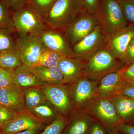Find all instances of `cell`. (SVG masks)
<instances>
[{
  "mask_svg": "<svg viewBox=\"0 0 134 134\" xmlns=\"http://www.w3.org/2000/svg\"><path fill=\"white\" fill-rule=\"evenodd\" d=\"M83 10L82 0H57L43 20L48 29L63 31Z\"/></svg>",
  "mask_w": 134,
  "mask_h": 134,
  "instance_id": "cell-1",
  "label": "cell"
},
{
  "mask_svg": "<svg viewBox=\"0 0 134 134\" xmlns=\"http://www.w3.org/2000/svg\"><path fill=\"white\" fill-rule=\"evenodd\" d=\"M57 0H29L28 4L43 18L47 15Z\"/></svg>",
  "mask_w": 134,
  "mask_h": 134,
  "instance_id": "cell-26",
  "label": "cell"
},
{
  "mask_svg": "<svg viewBox=\"0 0 134 134\" xmlns=\"http://www.w3.org/2000/svg\"><path fill=\"white\" fill-rule=\"evenodd\" d=\"M98 25L96 15L83 10L63 32L72 46L91 32Z\"/></svg>",
  "mask_w": 134,
  "mask_h": 134,
  "instance_id": "cell-8",
  "label": "cell"
},
{
  "mask_svg": "<svg viewBox=\"0 0 134 134\" xmlns=\"http://www.w3.org/2000/svg\"><path fill=\"white\" fill-rule=\"evenodd\" d=\"M122 61L126 65L134 63V38L128 47Z\"/></svg>",
  "mask_w": 134,
  "mask_h": 134,
  "instance_id": "cell-33",
  "label": "cell"
},
{
  "mask_svg": "<svg viewBox=\"0 0 134 134\" xmlns=\"http://www.w3.org/2000/svg\"><path fill=\"white\" fill-rule=\"evenodd\" d=\"M94 120L83 111H74L69 117L62 134H88Z\"/></svg>",
  "mask_w": 134,
  "mask_h": 134,
  "instance_id": "cell-17",
  "label": "cell"
},
{
  "mask_svg": "<svg viewBox=\"0 0 134 134\" xmlns=\"http://www.w3.org/2000/svg\"><path fill=\"white\" fill-rule=\"evenodd\" d=\"M118 94L134 98V82H125L122 88Z\"/></svg>",
  "mask_w": 134,
  "mask_h": 134,
  "instance_id": "cell-36",
  "label": "cell"
},
{
  "mask_svg": "<svg viewBox=\"0 0 134 134\" xmlns=\"http://www.w3.org/2000/svg\"><path fill=\"white\" fill-rule=\"evenodd\" d=\"M12 75L15 84L22 89L47 85L34 73L30 67L23 64L14 70Z\"/></svg>",
  "mask_w": 134,
  "mask_h": 134,
  "instance_id": "cell-18",
  "label": "cell"
},
{
  "mask_svg": "<svg viewBox=\"0 0 134 134\" xmlns=\"http://www.w3.org/2000/svg\"><path fill=\"white\" fill-rule=\"evenodd\" d=\"M17 50L23 64L31 67L37 62L41 53L46 50L38 36L16 32Z\"/></svg>",
  "mask_w": 134,
  "mask_h": 134,
  "instance_id": "cell-7",
  "label": "cell"
},
{
  "mask_svg": "<svg viewBox=\"0 0 134 134\" xmlns=\"http://www.w3.org/2000/svg\"><path fill=\"white\" fill-rule=\"evenodd\" d=\"M121 75L124 81L134 82V63L126 64L121 69Z\"/></svg>",
  "mask_w": 134,
  "mask_h": 134,
  "instance_id": "cell-31",
  "label": "cell"
},
{
  "mask_svg": "<svg viewBox=\"0 0 134 134\" xmlns=\"http://www.w3.org/2000/svg\"><path fill=\"white\" fill-rule=\"evenodd\" d=\"M14 84L12 72L0 67V88H6Z\"/></svg>",
  "mask_w": 134,
  "mask_h": 134,
  "instance_id": "cell-30",
  "label": "cell"
},
{
  "mask_svg": "<svg viewBox=\"0 0 134 134\" xmlns=\"http://www.w3.org/2000/svg\"><path fill=\"white\" fill-rule=\"evenodd\" d=\"M86 63V59L76 55L63 58L58 67L63 75V84H69L84 76Z\"/></svg>",
  "mask_w": 134,
  "mask_h": 134,
  "instance_id": "cell-13",
  "label": "cell"
},
{
  "mask_svg": "<svg viewBox=\"0 0 134 134\" xmlns=\"http://www.w3.org/2000/svg\"><path fill=\"white\" fill-rule=\"evenodd\" d=\"M84 9L95 15L98 7L99 0H82Z\"/></svg>",
  "mask_w": 134,
  "mask_h": 134,
  "instance_id": "cell-35",
  "label": "cell"
},
{
  "mask_svg": "<svg viewBox=\"0 0 134 134\" xmlns=\"http://www.w3.org/2000/svg\"><path fill=\"white\" fill-rule=\"evenodd\" d=\"M18 112L15 111L0 104V127L12 119Z\"/></svg>",
  "mask_w": 134,
  "mask_h": 134,
  "instance_id": "cell-32",
  "label": "cell"
},
{
  "mask_svg": "<svg viewBox=\"0 0 134 134\" xmlns=\"http://www.w3.org/2000/svg\"><path fill=\"white\" fill-rule=\"evenodd\" d=\"M12 11L16 10L28 5L29 0H1Z\"/></svg>",
  "mask_w": 134,
  "mask_h": 134,
  "instance_id": "cell-34",
  "label": "cell"
},
{
  "mask_svg": "<svg viewBox=\"0 0 134 134\" xmlns=\"http://www.w3.org/2000/svg\"><path fill=\"white\" fill-rule=\"evenodd\" d=\"M0 104L16 112L25 110L23 90L15 84L0 88Z\"/></svg>",
  "mask_w": 134,
  "mask_h": 134,
  "instance_id": "cell-16",
  "label": "cell"
},
{
  "mask_svg": "<svg viewBox=\"0 0 134 134\" xmlns=\"http://www.w3.org/2000/svg\"><path fill=\"white\" fill-rule=\"evenodd\" d=\"M125 65L105 48L86 59L84 76L92 80L98 81L107 74L121 69Z\"/></svg>",
  "mask_w": 134,
  "mask_h": 134,
  "instance_id": "cell-3",
  "label": "cell"
},
{
  "mask_svg": "<svg viewBox=\"0 0 134 134\" xmlns=\"http://www.w3.org/2000/svg\"><path fill=\"white\" fill-rule=\"evenodd\" d=\"M28 110L18 112L13 118L2 125L0 134H14L36 127H46Z\"/></svg>",
  "mask_w": 134,
  "mask_h": 134,
  "instance_id": "cell-11",
  "label": "cell"
},
{
  "mask_svg": "<svg viewBox=\"0 0 134 134\" xmlns=\"http://www.w3.org/2000/svg\"><path fill=\"white\" fill-rule=\"evenodd\" d=\"M108 37L98 25L83 39L72 46L73 53L86 59L105 48Z\"/></svg>",
  "mask_w": 134,
  "mask_h": 134,
  "instance_id": "cell-9",
  "label": "cell"
},
{
  "mask_svg": "<svg viewBox=\"0 0 134 134\" xmlns=\"http://www.w3.org/2000/svg\"><path fill=\"white\" fill-rule=\"evenodd\" d=\"M134 38V25L128 24L108 37L105 48L122 61L128 47Z\"/></svg>",
  "mask_w": 134,
  "mask_h": 134,
  "instance_id": "cell-14",
  "label": "cell"
},
{
  "mask_svg": "<svg viewBox=\"0 0 134 134\" xmlns=\"http://www.w3.org/2000/svg\"><path fill=\"white\" fill-rule=\"evenodd\" d=\"M46 49L66 55H75L63 31L48 29L38 35Z\"/></svg>",
  "mask_w": 134,
  "mask_h": 134,
  "instance_id": "cell-12",
  "label": "cell"
},
{
  "mask_svg": "<svg viewBox=\"0 0 134 134\" xmlns=\"http://www.w3.org/2000/svg\"><path fill=\"white\" fill-rule=\"evenodd\" d=\"M121 69L107 74L98 80L96 97L110 99L118 94L125 83Z\"/></svg>",
  "mask_w": 134,
  "mask_h": 134,
  "instance_id": "cell-15",
  "label": "cell"
},
{
  "mask_svg": "<svg viewBox=\"0 0 134 134\" xmlns=\"http://www.w3.org/2000/svg\"><path fill=\"white\" fill-rule=\"evenodd\" d=\"M28 111L40 122L45 125L50 124L60 115L48 100Z\"/></svg>",
  "mask_w": 134,
  "mask_h": 134,
  "instance_id": "cell-21",
  "label": "cell"
},
{
  "mask_svg": "<svg viewBox=\"0 0 134 134\" xmlns=\"http://www.w3.org/2000/svg\"><path fill=\"white\" fill-rule=\"evenodd\" d=\"M46 127H38L27 130L14 134H39Z\"/></svg>",
  "mask_w": 134,
  "mask_h": 134,
  "instance_id": "cell-39",
  "label": "cell"
},
{
  "mask_svg": "<svg viewBox=\"0 0 134 134\" xmlns=\"http://www.w3.org/2000/svg\"><path fill=\"white\" fill-rule=\"evenodd\" d=\"M95 15L108 37L128 25L119 0H99Z\"/></svg>",
  "mask_w": 134,
  "mask_h": 134,
  "instance_id": "cell-2",
  "label": "cell"
},
{
  "mask_svg": "<svg viewBox=\"0 0 134 134\" xmlns=\"http://www.w3.org/2000/svg\"><path fill=\"white\" fill-rule=\"evenodd\" d=\"M31 68L34 73L47 85L63 84V75L58 66H37Z\"/></svg>",
  "mask_w": 134,
  "mask_h": 134,
  "instance_id": "cell-20",
  "label": "cell"
},
{
  "mask_svg": "<svg viewBox=\"0 0 134 134\" xmlns=\"http://www.w3.org/2000/svg\"><path fill=\"white\" fill-rule=\"evenodd\" d=\"M119 134H134V123L122 122L116 127Z\"/></svg>",
  "mask_w": 134,
  "mask_h": 134,
  "instance_id": "cell-37",
  "label": "cell"
},
{
  "mask_svg": "<svg viewBox=\"0 0 134 134\" xmlns=\"http://www.w3.org/2000/svg\"><path fill=\"white\" fill-rule=\"evenodd\" d=\"M98 121L105 128H113L122 121L109 99L95 97L82 110Z\"/></svg>",
  "mask_w": 134,
  "mask_h": 134,
  "instance_id": "cell-5",
  "label": "cell"
},
{
  "mask_svg": "<svg viewBox=\"0 0 134 134\" xmlns=\"http://www.w3.org/2000/svg\"><path fill=\"white\" fill-rule=\"evenodd\" d=\"M23 64L18 50L0 52V67L12 72Z\"/></svg>",
  "mask_w": 134,
  "mask_h": 134,
  "instance_id": "cell-23",
  "label": "cell"
},
{
  "mask_svg": "<svg viewBox=\"0 0 134 134\" xmlns=\"http://www.w3.org/2000/svg\"><path fill=\"white\" fill-rule=\"evenodd\" d=\"M88 134H108L105 127L94 119Z\"/></svg>",
  "mask_w": 134,
  "mask_h": 134,
  "instance_id": "cell-38",
  "label": "cell"
},
{
  "mask_svg": "<svg viewBox=\"0 0 134 134\" xmlns=\"http://www.w3.org/2000/svg\"><path fill=\"white\" fill-rule=\"evenodd\" d=\"M128 24L134 25V0H119Z\"/></svg>",
  "mask_w": 134,
  "mask_h": 134,
  "instance_id": "cell-29",
  "label": "cell"
},
{
  "mask_svg": "<svg viewBox=\"0 0 134 134\" xmlns=\"http://www.w3.org/2000/svg\"><path fill=\"white\" fill-rule=\"evenodd\" d=\"M10 10L12 11L8 5L0 0V29H15L12 15H10Z\"/></svg>",
  "mask_w": 134,
  "mask_h": 134,
  "instance_id": "cell-28",
  "label": "cell"
},
{
  "mask_svg": "<svg viewBox=\"0 0 134 134\" xmlns=\"http://www.w3.org/2000/svg\"><path fill=\"white\" fill-rule=\"evenodd\" d=\"M15 30L19 33L38 36L48 30L43 18L29 5L12 11Z\"/></svg>",
  "mask_w": 134,
  "mask_h": 134,
  "instance_id": "cell-4",
  "label": "cell"
},
{
  "mask_svg": "<svg viewBox=\"0 0 134 134\" xmlns=\"http://www.w3.org/2000/svg\"><path fill=\"white\" fill-rule=\"evenodd\" d=\"M108 134H119L116 129V128H106Z\"/></svg>",
  "mask_w": 134,
  "mask_h": 134,
  "instance_id": "cell-40",
  "label": "cell"
},
{
  "mask_svg": "<svg viewBox=\"0 0 134 134\" xmlns=\"http://www.w3.org/2000/svg\"><path fill=\"white\" fill-rule=\"evenodd\" d=\"M0 129H1V127H0Z\"/></svg>",
  "mask_w": 134,
  "mask_h": 134,
  "instance_id": "cell-41",
  "label": "cell"
},
{
  "mask_svg": "<svg viewBox=\"0 0 134 134\" xmlns=\"http://www.w3.org/2000/svg\"><path fill=\"white\" fill-rule=\"evenodd\" d=\"M68 118L59 115L54 121L47 125L39 134H62Z\"/></svg>",
  "mask_w": 134,
  "mask_h": 134,
  "instance_id": "cell-27",
  "label": "cell"
},
{
  "mask_svg": "<svg viewBox=\"0 0 134 134\" xmlns=\"http://www.w3.org/2000/svg\"><path fill=\"white\" fill-rule=\"evenodd\" d=\"M24 93L25 105L30 110L40 104L48 101L41 87H34L23 89Z\"/></svg>",
  "mask_w": 134,
  "mask_h": 134,
  "instance_id": "cell-22",
  "label": "cell"
},
{
  "mask_svg": "<svg viewBox=\"0 0 134 134\" xmlns=\"http://www.w3.org/2000/svg\"><path fill=\"white\" fill-rule=\"evenodd\" d=\"M47 100L60 115L69 118L74 111L67 85H45L41 87Z\"/></svg>",
  "mask_w": 134,
  "mask_h": 134,
  "instance_id": "cell-10",
  "label": "cell"
},
{
  "mask_svg": "<svg viewBox=\"0 0 134 134\" xmlns=\"http://www.w3.org/2000/svg\"><path fill=\"white\" fill-rule=\"evenodd\" d=\"M98 81L83 76L69 85L74 111H82L96 96Z\"/></svg>",
  "mask_w": 134,
  "mask_h": 134,
  "instance_id": "cell-6",
  "label": "cell"
},
{
  "mask_svg": "<svg viewBox=\"0 0 134 134\" xmlns=\"http://www.w3.org/2000/svg\"><path fill=\"white\" fill-rule=\"evenodd\" d=\"M14 30L12 28L0 29V52L17 50L16 42L11 34Z\"/></svg>",
  "mask_w": 134,
  "mask_h": 134,
  "instance_id": "cell-25",
  "label": "cell"
},
{
  "mask_svg": "<svg viewBox=\"0 0 134 134\" xmlns=\"http://www.w3.org/2000/svg\"><path fill=\"white\" fill-rule=\"evenodd\" d=\"M109 99L122 122L134 123V98L117 94Z\"/></svg>",
  "mask_w": 134,
  "mask_h": 134,
  "instance_id": "cell-19",
  "label": "cell"
},
{
  "mask_svg": "<svg viewBox=\"0 0 134 134\" xmlns=\"http://www.w3.org/2000/svg\"><path fill=\"white\" fill-rule=\"evenodd\" d=\"M66 56L67 55L46 49L41 53L37 62L32 67L58 66L61 60Z\"/></svg>",
  "mask_w": 134,
  "mask_h": 134,
  "instance_id": "cell-24",
  "label": "cell"
}]
</instances>
